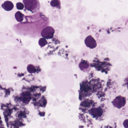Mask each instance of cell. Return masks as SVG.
I'll use <instances>...</instances> for the list:
<instances>
[{"mask_svg":"<svg viewBox=\"0 0 128 128\" xmlns=\"http://www.w3.org/2000/svg\"><path fill=\"white\" fill-rule=\"evenodd\" d=\"M93 84L91 83V80L88 82L87 80H84L80 84V88L79 92V98L84 97L91 95L93 92L95 91V84L94 86L92 87Z\"/></svg>","mask_w":128,"mask_h":128,"instance_id":"6da1fadb","label":"cell"},{"mask_svg":"<svg viewBox=\"0 0 128 128\" xmlns=\"http://www.w3.org/2000/svg\"><path fill=\"white\" fill-rule=\"evenodd\" d=\"M23 2L25 8L33 13L37 12L40 8V4L38 0H24Z\"/></svg>","mask_w":128,"mask_h":128,"instance_id":"7a4b0ae2","label":"cell"},{"mask_svg":"<svg viewBox=\"0 0 128 128\" xmlns=\"http://www.w3.org/2000/svg\"><path fill=\"white\" fill-rule=\"evenodd\" d=\"M89 111L90 114L93 118L97 119L102 117L104 113V110L100 106L92 107L90 109Z\"/></svg>","mask_w":128,"mask_h":128,"instance_id":"3957f363","label":"cell"},{"mask_svg":"<svg viewBox=\"0 0 128 128\" xmlns=\"http://www.w3.org/2000/svg\"><path fill=\"white\" fill-rule=\"evenodd\" d=\"M54 33V30L52 26H48L44 28L41 32L42 36L47 39L52 38Z\"/></svg>","mask_w":128,"mask_h":128,"instance_id":"277c9868","label":"cell"},{"mask_svg":"<svg viewBox=\"0 0 128 128\" xmlns=\"http://www.w3.org/2000/svg\"><path fill=\"white\" fill-rule=\"evenodd\" d=\"M126 102V99L125 97L119 96L114 100L112 103L114 106L120 109L125 106Z\"/></svg>","mask_w":128,"mask_h":128,"instance_id":"5b68a950","label":"cell"},{"mask_svg":"<svg viewBox=\"0 0 128 128\" xmlns=\"http://www.w3.org/2000/svg\"><path fill=\"white\" fill-rule=\"evenodd\" d=\"M84 42L86 46L91 49H93L96 48L97 45L96 40L90 35L88 36L86 38Z\"/></svg>","mask_w":128,"mask_h":128,"instance_id":"8992f818","label":"cell"},{"mask_svg":"<svg viewBox=\"0 0 128 128\" xmlns=\"http://www.w3.org/2000/svg\"><path fill=\"white\" fill-rule=\"evenodd\" d=\"M79 67L82 70L86 72L90 70V65L89 63L86 61L83 60L80 62Z\"/></svg>","mask_w":128,"mask_h":128,"instance_id":"52a82bcc","label":"cell"},{"mask_svg":"<svg viewBox=\"0 0 128 128\" xmlns=\"http://www.w3.org/2000/svg\"><path fill=\"white\" fill-rule=\"evenodd\" d=\"M21 98L24 103H28L30 102L31 99V94L28 91L24 92L22 94Z\"/></svg>","mask_w":128,"mask_h":128,"instance_id":"ba28073f","label":"cell"},{"mask_svg":"<svg viewBox=\"0 0 128 128\" xmlns=\"http://www.w3.org/2000/svg\"><path fill=\"white\" fill-rule=\"evenodd\" d=\"M2 6L5 10L10 11L13 9L14 5L11 2L7 0L4 2L2 4Z\"/></svg>","mask_w":128,"mask_h":128,"instance_id":"9c48e42d","label":"cell"},{"mask_svg":"<svg viewBox=\"0 0 128 128\" xmlns=\"http://www.w3.org/2000/svg\"><path fill=\"white\" fill-rule=\"evenodd\" d=\"M94 102L92 100L87 99L82 102L80 106L83 108H88L92 106Z\"/></svg>","mask_w":128,"mask_h":128,"instance_id":"30bf717a","label":"cell"},{"mask_svg":"<svg viewBox=\"0 0 128 128\" xmlns=\"http://www.w3.org/2000/svg\"><path fill=\"white\" fill-rule=\"evenodd\" d=\"M15 17L18 22H21L24 19V15L21 12L18 11L15 14Z\"/></svg>","mask_w":128,"mask_h":128,"instance_id":"8fae6325","label":"cell"},{"mask_svg":"<svg viewBox=\"0 0 128 128\" xmlns=\"http://www.w3.org/2000/svg\"><path fill=\"white\" fill-rule=\"evenodd\" d=\"M50 4L51 6L54 8H60L61 3L59 0H52L50 1Z\"/></svg>","mask_w":128,"mask_h":128,"instance_id":"7c38bea8","label":"cell"},{"mask_svg":"<svg viewBox=\"0 0 128 128\" xmlns=\"http://www.w3.org/2000/svg\"><path fill=\"white\" fill-rule=\"evenodd\" d=\"M27 70L30 73H34L36 71V69L34 66L31 64L28 66Z\"/></svg>","mask_w":128,"mask_h":128,"instance_id":"4fadbf2b","label":"cell"},{"mask_svg":"<svg viewBox=\"0 0 128 128\" xmlns=\"http://www.w3.org/2000/svg\"><path fill=\"white\" fill-rule=\"evenodd\" d=\"M38 43L40 46L42 47H44L47 44L48 42L46 39L43 38H42L39 40Z\"/></svg>","mask_w":128,"mask_h":128,"instance_id":"5bb4252c","label":"cell"},{"mask_svg":"<svg viewBox=\"0 0 128 128\" xmlns=\"http://www.w3.org/2000/svg\"><path fill=\"white\" fill-rule=\"evenodd\" d=\"M16 6L17 8L19 10H22L24 7V4L20 2L17 3L16 4Z\"/></svg>","mask_w":128,"mask_h":128,"instance_id":"9a60e30c","label":"cell"},{"mask_svg":"<svg viewBox=\"0 0 128 128\" xmlns=\"http://www.w3.org/2000/svg\"><path fill=\"white\" fill-rule=\"evenodd\" d=\"M128 119L125 120L123 123V124L125 128H128Z\"/></svg>","mask_w":128,"mask_h":128,"instance_id":"2e32d148","label":"cell"}]
</instances>
